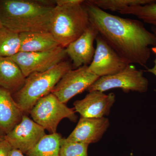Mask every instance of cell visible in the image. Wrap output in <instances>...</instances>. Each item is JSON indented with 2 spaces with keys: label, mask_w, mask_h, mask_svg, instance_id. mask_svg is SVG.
I'll use <instances>...</instances> for the list:
<instances>
[{
  "label": "cell",
  "mask_w": 156,
  "mask_h": 156,
  "mask_svg": "<svg viewBox=\"0 0 156 156\" xmlns=\"http://www.w3.org/2000/svg\"><path fill=\"white\" fill-rule=\"evenodd\" d=\"M90 23L98 34L129 64L146 66L155 36L138 20L123 18L101 10L89 1L83 3Z\"/></svg>",
  "instance_id": "6da1fadb"
},
{
  "label": "cell",
  "mask_w": 156,
  "mask_h": 156,
  "mask_svg": "<svg viewBox=\"0 0 156 156\" xmlns=\"http://www.w3.org/2000/svg\"><path fill=\"white\" fill-rule=\"evenodd\" d=\"M55 6L27 0H0V24L17 33L50 32Z\"/></svg>",
  "instance_id": "7a4b0ae2"
},
{
  "label": "cell",
  "mask_w": 156,
  "mask_h": 156,
  "mask_svg": "<svg viewBox=\"0 0 156 156\" xmlns=\"http://www.w3.org/2000/svg\"><path fill=\"white\" fill-rule=\"evenodd\" d=\"M83 0H57L53 9L50 32L66 48L81 36L90 25Z\"/></svg>",
  "instance_id": "3957f363"
},
{
  "label": "cell",
  "mask_w": 156,
  "mask_h": 156,
  "mask_svg": "<svg viewBox=\"0 0 156 156\" xmlns=\"http://www.w3.org/2000/svg\"><path fill=\"white\" fill-rule=\"evenodd\" d=\"M71 69L69 62L64 60L46 71L33 73L26 77L23 87L13 96L23 114H30L38 101L51 93L65 74Z\"/></svg>",
  "instance_id": "277c9868"
},
{
  "label": "cell",
  "mask_w": 156,
  "mask_h": 156,
  "mask_svg": "<svg viewBox=\"0 0 156 156\" xmlns=\"http://www.w3.org/2000/svg\"><path fill=\"white\" fill-rule=\"evenodd\" d=\"M30 114L34 122L50 134L56 133L62 119L66 118L73 122L77 119L74 109L68 107L52 93L39 99Z\"/></svg>",
  "instance_id": "5b68a950"
},
{
  "label": "cell",
  "mask_w": 156,
  "mask_h": 156,
  "mask_svg": "<svg viewBox=\"0 0 156 156\" xmlns=\"http://www.w3.org/2000/svg\"><path fill=\"white\" fill-rule=\"evenodd\" d=\"M148 81L143 75V71L129 64L123 70L115 74L98 78L88 89L89 92H104L113 89H122L125 92L130 91L140 93L146 92Z\"/></svg>",
  "instance_id": "8992f818"
},
{
  "label": "cell",
  "mask_w": 156,
  "mask_h": 156,
  "mask_svg": "<svg viewBox=\"0 0 156 156\" xmlns=\"http://www.w3.org/2000/svg\"><path fill=\"white\" fill-rule=\"evenodd\" d=\"M67 56L61 46L44 52H22L10 57L22 71L26 78L34 73L44 72L64 61Z\"/></svg>",
  "instance_id": "52a82bcc"
},
{
  "label": "cell",
  "mask_w": 156,
  "mask_h": 156,
  "mask_svg": "<svg viewBox=\"0 0 156 156\" xmlns=\"http://www.w3.org/2000/svg\"><path fill=\"white\" fill-rule=\"evenodd\" d=\"M88 66L66 73L53 88L51 93L63 103H66L73 97L89 89L100 78L88 70Z\"/></svg>",
  "instance_id": "ba28073f"
},
{
  "label": "cell",
  "mask_w": 156,
  "mask_h": 156,
  "mask_svg": "<svg viewBox=\"0 0 156 156\" xmlns=\"http://www.w3.org/2000/svg\"><path fill=\"white\" fill-rule=\"evenodd\" d=\"M95 41V54L88 66L89 72L99 77L112 76L123 70L129 65L99 34Z\"/></svg>",
  "instance_id": "9c48e42d"
},
{
  "label": "cell",
  "mask_w": 156,
  "mask_h": 156,
  "mask_svg": "<svg viewBox=\"0 0 156 156\" xmlns=\"http://www.w3.org/2000/svg\"><path fill=\"white\" fill-rule=\"evenodd\" d=\"M45 130L24 115L20 122L5 135L4 139L9 143L12 148L19 150L23 153L26 154L46 135Z\"/></svg>",
  "instance_id": "30bf717a"
},
{
  "label": "cell",
  "mask_w": 156,
  "mask_h": 156,
  "mask_svg": "<svg viewBox=\"0 0 156 156\" xmlns=\"http://www.w3.org/2000/svg\"><path fill=\"white\" fill-rule=\"evenodd\" d=\"M115 101L113 93L105 94L103 92L92 91L81 100L73 103L74 109L81 117L87 118H101L108 115Z\"/></svg>",
  "instance_id": "8fae6325"
},
{
  "label": "cell",
  "mask_w": 156,
  "mask_h": 156,
  "mask_svg": "<svg viewBox=\"0 0 156 156\" xmlns=\"http://www.w3.org/2000/svg\"><path fill=\"white\" fill-rule=\"evenodd\" d=\"M98 34L97 30L90 24L80 37L66 48L67 56L76 68L87 66L92 62L95 50L94 41Z\"/></svg>",
  "instance_id": "7c38bea8"
},
{
  "label": "cell",
  "mask_w": 156,
  "mask_h": 156,
  "mask_svg": "<svg viewBox=\"0 0 156 156\" xmlns=\"http://www.w3.org/2000/svg\"><path fill=\"white\" fill-rule=\"evenodd\" d=\"M107 118H87L80 117L77 125L66 139L90 144L98 142L105 134L109 126Z\"/></svg>",
  "instance_id": "4fadbf2b"
},
{
  "label": "cell",
  "mask_w": 156,
  "mask_h": 156,
  "mask_svg": "<svg viewBox=\"0 0 156 156\" xmlns=\"http://www.w3.org/2000/svg\"><path fill=\"white\" fill-rule=\"evenodd\" d=\"M23 115L12 93L0 87V132L8 134L20 122Z\"/></svg>",
  "instance_id": "5bb4252c"
},
{
  "label": "cell",
  "mask_w": 156,
  "mask_h": 156,
  "mask_svg": "<svg viewBox=\"0 0 156 156\" xmlns=\"http://www.w3.org/2000/svg\"><path fill=\"white\" fill-rule=\"evenodd\" d=\"M26 78L17 63L10 57L0 56V87L13 93L21 89Z\"/></svg>",
  "instance_id": "9a60e30c"
},
{
  "label": "cell",
  "mask_w": 156,
  "mask_h": 156,
  "mask_svg": "<svg viewBox=\"0 0 156 156\" xmlns=\"http://www.w3.org/2000/svg\"><path fill=\"white\" fill-rule=\"evenodd\" d=\"M20 52H44L60 46L50 32L22 33L20 34Z\"/></svg>",
  "instance_id": "2e32d148"
},
{
  "label": "cell",
  "mask_w": 156,
  "mask_h": 156,
  "mask_svg": "<svg viewBox=\"0 0 156 156\" xmlns=\"http://www.w3.org/2000/svg\"><path fill=\"white\" fill-rule=\"evenodd\" d=\"M62 138L58 133L46 134L26 154L27 156H59Z\"/></svg>",
  "instance_id": "e0dca14e"
},
{
  "label": "cell",
  "mask_w": 156,
  "mask_h": 156,
  "mask_svg": "<svg viewBox=\"0 0 156 156\" xmlns=\"http://www.w3.org/2000/svg\"><path fill=\"white\" fill-rule=\"evenodd\" d=\"M20 47V34L0 24V56L11 57L19 53Z\"/></svg>",
  "instance_id": "ac0fdd59"
},
{
  "label": "cell",
  "mask_w": 156,
  "mask_h": 156,
  "mask_svg": "<svg viewBox=\"0 0 156 156\" xmlns=\"http://www.w3.org/2000/svg\"><path fill=\"white\" fill-rule=\"evenodd\" d=\"M122 15H131L156 27V1L147 5L127 7L119 12Z\"/></svg>",
  "instance_id": "d6986e66"
},
{
  "label": "cell",
  "mask_w": 156,
  "mask_h": 156,
  "mask_svg": "<svg viewBox=\"0 0 156 156\" xmlns=\"http://www.w3.org/2000/svg\"><path fill=\"white\" fill-rule=\"evenodd\" d=\"M156 0H90L89 2L98 8L105 11L118 12L131 6L141 5L154 2Z\"/></svg>",
  "instance_id": "ffe728a7"
},
{
  "label": "cell",
  "mask_w": 156,
  "mask_h": 156,
  "mask_svg": "<svg viewBox=\"0 0 156 156\" xmlns=\"http://www.w3.org/2000/svg\"><path fill=\"white\" fill-rule=\"evenodd\" d=\"M89 144L70 141L62 138L60 143L59 156H88Z\"/></svg>",
  "instance_id": "44dd1931"
},
{
  "label": "cell",
  "mask_w": 156,
  "mask_h": 156,
  "mask_svg": "<svg viewBox=\"0 0 156 156\" xmlns=\"http://www.w3.org/2000/svg\"><path fill=\"white\" fill-rule=\"evenodd\" d=\"M12 147L5 139L0 141V156H9Z\"/></svg>",
  "instance_id": "7402d4cb"
},
{
  "label": "cell",
  "mask_w": 156,
  "mask_h": 156,
  "mask_svg": "<svg viewBox=\"0 0 156 156\" xmlns=\"http://www.w3.org/2000/svg\"><path fill=\"white\" fill-rule=\"evenodd\" d=\"M151 31L153 33H154V34L155 36L156 44L154 46L151 48V51L153 53H154L155 54L156 58L154 61V65L153 67L151 68L147 69V71L148 72H149L153 74H154V75L156 77V27L154 26L152 27Z\"/></svg>",
  "instance_id": "603a6c76"
},
{
  "label": "cell",
  "mask_w": 156,
  "mask_h": 156,
  "mask_svg": "<svg viewBox=\"0 0 156 156\" xmlns=\"http://www.w3.org/2000/svg\"><path fill=\"white\" fill-rule=\"evenodd\" d=\"M9 156H25L23 155L22 152L20 151L19 150L16 149L12 148Z\"/></svg>",
  "instance_id": "cb8c5ba5"
},
{
  "label": "cell",
  "mask_w": 156,
  "mask_h": 156,
  "mask_svg": "<svg viewBox=\"0 0 156 156\" xmlns=\"http://www.w3.org/2000/svg\"><path fill=\"white\" fill-rule=\"evenodd\" d=\"M5 136V134H3L2 132H0V141L4 139V136Z\"/></svg>",
  "instance_id": "d4e9b609"
},
{
  "label": "cell",
  "mask_w": 156,
  "mask_h": 156,
  "mask_svg": "<svg viewBox=\"0 0 156 156\" xmlns=\"http://www.w3.org/2000/svg\"></svg>",
  "instance_id": "484cf974"
}]
</instances>
